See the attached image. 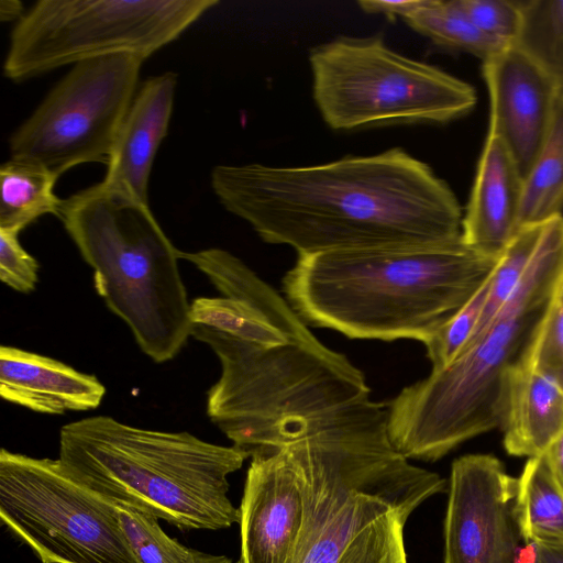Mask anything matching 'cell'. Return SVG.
<instances>
[{"mask_svg": "<svg viewBox=\"0 0 563 563\" xmlns=\"http://www.w3.org/2000/svg\"><path fill=\"white\" fill-rule=\"evenodd\" d=\"M222 207L298 255L443 244L462 234L450 186L400 147L309 166L218 165Z\"/></svg>", "mask_w": 563, "mask_h": 563, "instance_id": "obj_1", "label": "cell"}, {"mask_svg": "<svg viewBox=\"0 0 563 563\" xmlns=\"http://www.w3.org/2000/svg\"><path fill=\"white\" fill-rule=\"evenodd\" d=\"M387 422L364 412L287 443L305 515L285 563H408L405 526L448 484L394 449Z\"/></svg>", "mask_w": 563, "mask_h": 563, "instance_id": "obj_2", "label": "cell"}, {"mask_svg": "<svg viewBox=\"0 0 563 563\" xmlns=\"http://www.w3.org/2000/svg\"><path fill=\"white\" fill-rule=\"evenodd\" d=\"M499 258L460 239L434 245L298 255L284 297L309 327L423 345L473 297Z\"/></svg>", "mask_w": 563, "mask_h": 563, "instance_id": "obj_3", "label": "cell"}, {"mask_svg": "<svg viewBox=\"0 0 563 563\" xmlns=\"http://www.w3.org/2000/svg\"><path fill=\"white\" fill-rule=\"evenodd\" d=\"M563 277V216L544 222L530 265L506 305L440 371L402 388L388 406V437L408 460L433 462L500 427L511 371L529 354Z\"/></svg>", "mask_w": 563, "mask_h": 563, "instance_id": "obj_4", "label": "cell"}, {"mask_svg": "<svg viewBox=\"0 0 563 563\" xmlns=\"http://www.w3.org/2000/svg\"><path fill=\"white\" fill-rule=\"evenodd\" d=\"M308 327L296 313L278 327L288 341L264 346L192 324L221 366L207 415L250 457L347 419L369 399L364 373Z\"/></svg>", "mask_w": 563, "mask_h": 563, "instance_id": "obj_5", "label": "cell"}, {"mask_svg": "<svg viewBox=\"0 0 563 563\" xmlns=\"http://www.w3.org/2000/svg\"><path fill=\"white\" fill-rule=\"evenodd\" d=\"M249 457L234 445L186 431L143 429L109 416L77 420L59 431L58 460L74 478L181 530L239 523L228 477Z\"/></svg>", "mask_w": 563, "mask_h": 563, "instance_id": "obj_6", "label": "cell"}, {"mask_svg": "<svg viewBox=\"0 0 563 563\" xmlns=\"http://www.w3.org/2000/svg\"><path fill=\"white\" fill-rule=\"evenodd\" d=\"M58 218L107 307L156 363L174 358L191 336L179 250L148 203L102 181L63 199Z\"/></svg>", "mask_w": 563, "mask_h": 563, "instance_id": "obj_7", "label": "cell"}, {"mask_svg": "<svg viewBox=\"0 0 563 563\" xmlns=\"http://www.w3.org/2000/svg\"><path fill=\"white\" fill-rule=\"evenodd\" d=\"M312 97L329 128L448 123L468 114V82L391 49L380 35L338 37L309 55Z\"/></svg>", "mask_w": 563, "mask_h": 563, "instance_id": "obj_8", "label": "cell"}, {"mask_svg": "<svg viewBox=\"0 0 563 563\" xmlns=\"http://www.w3.org/2000/svg\"><path fill=\"white\" fill-rule=\"evenodd\" d=\"M217 0H40L16 20L3 75L22 82L113 54L146 60L176 41Z\"/></svg>", "mask_w": 563, "mask_h": 563, "instance_id": "obj_9", "label": "cell"}, {"mask_svg": "<svg viewBox=\"0 0 563 563\" xmlns=\"http://www.w3.org/2000/svg\"><path fill=\"white\" fill-rule=\"evenodd\" d=\"M0 519L42 563H140L115 505L58 459L1 450Z\"/></svg>", "mask_w": 563, "mask_h": 563, "instance_id": "obj_10", "label": "cell"}, {"mask_svg": "<svg viewBox=\"0 0 563 563\" xmlns=\"http://www.w3.org/2000/svg\"><path fill=\"white\" fill-rule=\"evenodd\" d=\"M144 62L113 54L73 65L11 133L10 157L35 162L58 177L81 164H107Z\"/></svg>", "mask_w": 563, "mask_h": 563, "instance_id": "obj_11", "label": "cell"}, {"mask_svg": "<svg viewBox=\"0 0 563 563\" xmlns=\"http://www.w3.org/2000/svg\"><path fill=\"white\" fill-rule=\"evenodd\" d=\"M444 518V563H518L517 478L490 454L452 463Z\"/></svg>", "mask_w": 563, "mask_h": 563, "instance_id": "obj_12", "label": "cell"}, {"mask_svg": "<svg viewBox=\"0 0 563 563\" xmlns=\"http://www.w3.org/2000/svg\"><path fill=\"white\" fill-rule=\"evenodd\" d=\"M483 75L489 93L487 136L503 142L525 180L548 137L560 92L516 46L483 60Z\"/></svg>", "mask_w": 563, "mask_h": 563, "instance_id": "obj_13", "label": "cell"}, {"mask_svg": "<svg viewBox=\"0 0 563 563\" xmlns=\"http://www.w3.org/2000/svg\"><path fill=\"white\" fill-rule=\"evenodd\" d=\"M239 509L236 563H285L305 515L302 479L288 444L251 456Z\"/></svg>", "mask_w": 563, "mask_h": 563, "instance_id": "obj_14", "label": "cell"}, {"mask_svg": "<svg viewBox=\"0 0 563 563\" xmlns=\"http://www.w3.org/2000/svg\"><path fill=\"white\" fill-rule=\"evenodd\" d=\"M177 75L165 71L137 88L121 123L102 183L148 203V183L156 153L167 135Z\"/></svg>", "mask_w": 563, "mask_h": 563, "instance_id": "obj_15", "label": "cell"}, {"mask_svg": "<svg viewBox=\"0 0 563 563\" xmlns=\"http://www.w3.org/2000/svg\"><path fill=\"white\" fill-rule=\"evenodd\" d=\"M525 180L500 140L487 136L465 214L462 240L499 258L520 228Z\"/></svg>", "mask_w": 563, "mask_h": 563, "instance_id": "obj_16", "label": "cell"}, {"mask_svg": "<svg viewBox=\"0 0 563 563\" xmlns=\"http://www.w3.org/2000/svg\"><path fill=\"white\" fill-rule=\"evenodd\" d=\"M0 395L5 401L35 412L60 415L99 407L106 387L95 375L55 358L2 345Z\"/></svg>", "mask_w": 563, "mask_h": 563, "instance_id": "obj_17", "label": "cell"}, {"mask_svg": "<svg viewBox=\"0 0 563 563\" xmlns=\"http://www.w3.org/2000/svg\"><path fill=\"white\" fill-rule=\"evenodd\" d=\"M500 427L506 452L528 457L542 455L563 431V388L527 357L509 374Z\"/></svg>", "mask_w": 563, "mask_h": 563, "instance_id": "obj_18", "label": "cell"}, {"mask_svg": "<svg viewBox=\"0 0 563 563\" xmlns=\"http://www.w3.org/2000/svg\"><path fill=\"white\" fill-rule=\"evenodd\" d=\"M515 515L526 544H563V490L543 454L529 457L517 478Z\"/></svg>", "mask_w": 563, "mask_h": 563, "instance_id": "obj_19", "label": "cell"}, {"mask_svg": "<svg viewBox=\"0 0 563 563\" xmlns=\"http://www.w3.org/2000/svg\"><path fill=\"white\" fill-rule=\"evenodd\" d=\"M58 176L44 166L10 157L0 166V229L21 232L45 214L58 217Z\"/></svg>", "mask_w": 563, "mask_h": 563, "instance_id": "obj_20", "label": "cell"}, {"mask_svg": "<svg viewBox=\"0 0 563 563\" xmlns=\"http://www.w3.org/2000/svg\"><path fill=\"white\" fill-rule=\"evenodd\" d=\"M562 211L563 95L560 93L548 137L525 179L520 228L563 216Z\"/></svg>", "mask_w": 563, "mask_h": 563, "instance_id": "obj_21", "label": "cell"}, {"mask_svg": "<svg viewBox=\"0 0 563 563\" xmlns=\"http://www.w3.org/2000/svg\"><path fill=\"white\" fill-rule=\"evenodd\" d=\"M516 47L531 58L563 95V0L521 1Z\"/></svg>", "mask_w": 563, "mask_h": 563, "instance_id": "obj_22", "label": "cell"}, {"mask_svg": "<svg viewBox=\"0 0 563 563\" xmlns=\"http://www.w3.org/2000/svg\"><path fill=\"white\" fill-rule=\"evenodd\" d=\"M405 21L412 30L433 43L470 53L482 60L508 47L481 32L455 0H429L423 8Z\"/></svg>", "mask_w": 563, "mask_h": 563, "instance_id": "obj_23", "label": "cell"}, {"mask_svg": "<svg viewBox=\"0 0 563 563\" xmlns=\"http://www.w3.org/2000/svg\"><path fill=\"white\" fill-rule=\"evenodd\" d=\"M190 320L255 344H284L287 336L260 310L234 297H199L190 303Z\"/></svg>", "mask_w": 563, "mask_h": 563, "instance_id": "obj_24", "label": "cell"}, {"mask_svg": "<svg viewBox=\"0 0 563 563\" xmlns=\"http://www.w3.org/2000/svg\"><path fill=\"white\" fill-rule=\"evenodd\" d=\"M543 227L544 222L521 227L499 257L489 277L486 301L472 338L495 318L517 289L539 246Z\"/></svg>", "mask_w": 563, "mask_h": 563, "instance_id": "obj_25", "label": "cell"}, {"mask_svg": "<svg viewBox=\"0 0 563 563\" xmlns=\"http://www.w3.org/2000/svg\"><path fill=\"white\" fill-rule=\"evenodd\" d=\"M113 504L140 563H196V550L167 536L155 516L123 503Z\"/></svg>", "mask_w": 563, "mask_h": 563, "instance_id": "obj_26", "label": "cell"}, {"mask_svg": "<svg viewBox=\"0 0 563 563\" xmlns=\"http://www.w3.org/2000/svg\"><path fill=\"white\" fill-rule=\"evenodd\" d=\"M490 277V276H489ZM489 277L473 297L424 344L431 371L450 365L472 338L486 301Z\"/></svg>", "mask_w": 563, "mask_h": 563, "instance_id": "obj_27", "label": "cell"}, {"mask_svg": "<svg viewBox=\"0 0 563 563\" xmlns=\"http://www.w3.org/2000/svg\"><path fill=\"white\" fill-rule=\"evenodd\" d=\"M527 360L536 371L563 388V277Z\"/></svg>", "mask_w": 563, "mask_h": 563, "instance_id": "obj_28", "label": "cell"}, {"mask_svg": "<svg viewBox=\"0 0 563 563\" xmlns=\"http://www.w3.org/2000/svg\"><path fill=\"white\" fill-rule=\"evenodd\" d=\"M470 21L487 36L516 45L522 24L521 0H455Z\"/></svg>", "mask_w": 563, "mask_h": 563, "instance_id": "obj_29", "label": "cell"}, {"mask_svg": "<svg viewBox=\"0 0 563 563\" xmlns=\"http://www.w3.org/2000/svg\"><path fill=\"white\" fill-rule=\"evenodd\" d=\"M19 234L0 229V279L19 292L29 294L37 284L38 263L22 247Z\"/></svg>", "mask_w": 563, "mask_h": 563, "instance_id": "obj_30", "label": "cell"}, {"mask_svg": "<svg viewBox=\"0 0 563 563\" xmlns=\"http://www.w3.org/2000/svg\"><path fill=\"white\" fill-rule=\"evenodd\" d=\"M429 0H361L358 7L369 14H385L388 18L401 16L404 20L423 8Z\"/></svg>", "mask_w": 563, "mask_h": 563, "instance_id": "obj_31", "label": "cell"}, {"mask_svg": "<svg viewBox=\"0 0 563 563\" xmlns=\"http://www.w3.org/2000/svg\"><path fill=\"white\" fill-rule=\"evenodd\" d=\"M543 455L554 479L563 490V431L551 442Z\"/></svg>", "mask_w": 563, "mask_h": 563, "instance_id": "obj_32", "label": "cell"}, {"mask_svg": "<svg viewBox=\"0 0 563 563\" xmlns=\"http://www.w3.org/2000/svg\"><path fill=\"white\" fill-rule=\"evenodd\" d=\"M534 545V563H563V544Z\"/></svg>", "mask_w": 563, "mask_h": 563, "instance_id": "obj_33", "label": "cell"}, {"mask_svg": "<svg viewBox=\"0 0 563 563\" xmlns=\"http://www.w3.org/2000/svg\"><path fill=\"white\" fill-rule=\"evenodd\" d=\"M4 1V0H3ZM8 5L7 8L1 5V18L2 20H12L20 19V16L24 13L21 2L19 1H4Z\"/></svg>", "mask_w": 563, "mask_h": 563, "instance_id": "obj_34", "label": "cell"}, {"mask_svg": "<svg viewBox=\"0 0 563 563\" xmlns=\"http://www.w3.org/2000/svg\"><path fill=\"white\" fill-rule=\"evenodd\" d=\"M196 563H232L225 555H216L196 550Z\"/></svg>", "mask_w": 563, "mask_h": 563, "instance_id": "obj_35", "label": "cell"}]
</instances>
